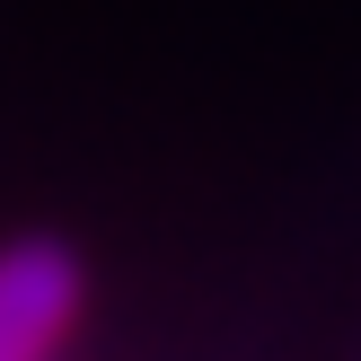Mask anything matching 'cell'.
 <instances>
[{
	"instance_id": "cell-1",
	"label": "cell",
	"mask_w": 361,
	"mask_h": 361,
	"mask_svg": "<svg viewBox=\"0 0 361 361\" xmlns=\"http://www.w3.org/2000/svg\"><path fill=\"white\" fill-rule=\"evenodd\" d=\"M88 326V256L53 229L0 238V361H71Z\"/></svg>"
}]
</instances>
